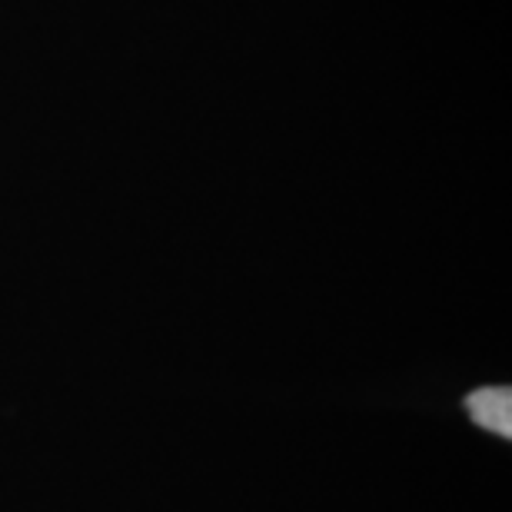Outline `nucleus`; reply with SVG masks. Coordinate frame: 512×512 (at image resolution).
<instances>
[{"mask_svg":"<svg viewBox=\"0 0 512 512\" xmlns=\"http://www.w3.org/2000/svg\"><path fill=\"white\" fill-rule=\"evenodd\" d=\"M466 413L489 433L512 439V393L509 386H486L466 396Z\"/></svg>","mask_w":512,"mask_h":512,"instance_id":"obj_1","label":"nucleus"}]
</instances>
